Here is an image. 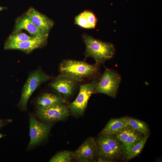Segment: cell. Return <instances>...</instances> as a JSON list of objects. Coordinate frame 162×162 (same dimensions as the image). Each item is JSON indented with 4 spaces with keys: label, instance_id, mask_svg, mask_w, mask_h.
I'll list each match as a JSON object with an SVG mask.
<instances>
[{
    "label": "cell",
    "instance_id": "1",
    "mask_svg": "<svg viewBox=\"0 0 162 162\" xmlns=\"http://www.w3.org/2000/svg\"><path fill=\"white\" fill-rule=\"evenodd\" d=\"M60 75L77 82L86 79L97 78L100 73V65L90 64L84 61L63 60L60 64Z\"/></svg>",
    "mask_w": 162,
    "mask_h": 162
},
{
    "label": "cell",
    "instance_id": "2",
    "mask_svg": "<svg viewBox=\"0 0 162 162\" xmlns=\"http://www.w3.org/2000/svg\"><path fill=\"white\" fill-rule=\"evenodd\" d=\"M96 143L98 162L124 160L123 146L115 135L100 134Z\"/></svg>",
    "mask_w": 162,
    "mask_h": 162
},
{
    "label": "cell",
    "instance_id": "3",
    "mask_svg": "<svg viewBox=\"0 0 162 162\" xmlns=\"http://www.w3.org/2000/svg\"><path fill=\"white\" fill-rule=\"evenodd\" d=\"M82 38L86 46L84 53L86 58H92L96 64L100 65L115 56L116 49L112 43L103 42L85 33Z\"/></svg>",
    "mask_w": 162,
    "mask_h": 162
},
{
    "label": "cell",
    "instance_id": "4",
    "mask_svg": "<svg viewBox=\"0 0 162 162\" xmlns=\"http://www.w3.org/2000/svg\"><path fill=\"white\" fill-rule=\"evenodd\" d=\"M122 80L121 74L116 70L106 68L97 80L94 93L103 94L115 98L118 94Z\"/></svg>",
    "mask_w": 162,
    "mask_h": 162
},
{
    "label": "cell",
    "instance_id": "5",
    "mask_svg": "<svg viewBox=\"0 0 162 162\" xmlns=\"http://www.w3.org/2000/svg\"><path fill=\"white\" fill-rule=\"evenodd\" d=\"M53 77L38 69L29 76L23 88L18 106L22 110L26 111L28 100L33 92L42 83L47 81Z\"/></svg>",
    "mask_w": 162,
    "mask_h": 162
},
{
    "label": "cell",
    "instance_id": "6",
    "mask_svg": "<svg viewBox=\"0 0 162 162\" xmlns=\"http://www.w3.org/2000/svg\"><path fill=\"white\" fill-rule=\"evenodd\" d=\"M98 80H94L80 86L79 92L77 97L68 107L70 113L75 116L82 115L86 107L88 100L94 93Z\"/></svg>",
    "mask_w": 162,
    "mask_h": 162
},
{
    "label": "cell",
    "instance_id": "7",
    "mask_svg": "<svg viewBox=\"0 0 162 162\" xmlns=\"http://www.w3.org/2000/svg\"><path fill=\"white\" fill-rule=\"evenodd\" d=\"M29 116L30 141L27 149H30L40 144L47 137L52 124L41 122L31 113Z\"/></svg>",
    "mask_w": 162,
    "mask_h": 162
},
{
    "label": "cell",
    "instance_id": "8",
    "mask_svg": "<svg viewBox=\"0 0 162 162\" xmlns=\"http://www.w3.org/2000/svg\"><path fill=\"white\" fill-rule=\"evenodd\" d=\"M68 107L64 104H58L46 106H38L36 115L42 121L47 122L62 120L69 115Z\"/></svg>",
    "mask_w": 162,
    "mask_h": 162
},
{
    "label": "cell",
    "instance_id": "9",
    "mask_svg": "<svg viewBox=\"0 0 162 162\" xmlns=\"http://www.w3.org/2000/svg\"><path fill=\"white\" fill-rule=\"evenodd\" d=\"M73 158L80 162L94 161L98 158L96 141L90 137L73 152Z\"/></svg>",
    "mask_w": 162,
    "mask_h": 162
},
{
    "label": "cell",
    "instance_id": "10",
    "mask_svg": "<svg viewBox=\"0 0 162 162\" xmlns=\"http://www.w3.org/2000/svg\"><path fill=\"white\" fill-rule=\"evenodd\" d=\"M114 135L123 146L124 160L130 149L144 136L128 125Z\"/></svg>",
    "mask_w": 162,
    "mask_h": 162
},
{
    "label": "cell",
    "instance_id": "11",
    "mask_svg": "<svg viewBox=\"0 0 162 162\" xmlns=\"http://www.w3.org/2000/svg\"><path fill=\"white\" fill-rule=\"evenodd\" d=\"M48 36H36L31 39L18 43H6L5 50H17L28 53L46 44Z\"/></svg>",
    "mask_w": 162,
    "mask_h": 162
},
{
    "label": "cell",
    "instance_id": "12",
    "mask_svg": "<svg viewBox=\"0 0 162 162\" xmlns=\"http://www.w3.org/2000/svg\"><path fill=\"white\" fill-rule=\"evenodd\" d=\"M77 81L60 75L51 83V88L62 94L65 99L70 97L76 88Z\"/></svg>",
    "mask_w": 162,
    "mask_h": 162
},
{
    "label": "cell",
    "instance_id": "13",
    "mask_svg": "<svg viewBox=\"0 0 162 162\" xmlns=\"http://www.w3.org/2000/svg\"><path fill=\"white\" fill-rule=\"evenodd\" d=\"M26 16L43 33L48 34L53 26L52 20L33 8L28 9Z\"/></svg>",
    "mask_w": 162,
    "mask_h": 162
},
{
    "label": "cell",
    "instance_id": "14",
    "mask_svg": "<svg viewBox=\"0 0 162 162\" xmlns=\"http://www.w3.org/2000/svg\"><path fill=\"white\" fill-rule=\"evenodd\" d=\"M15 28L17 32L25 30L33 36L48 35V33L41 32L26 16L19 18L16 21Z\"/></svg>",
    "mask_w": 162,
    "mask_h": 162
},
{
    "label": "cell",
    "instance_id": "15",
    "mask_svg": "<svg viewBox=\"0 0 162 162\" xmlns=\"http://www.w3.org/2000/svg\"><path fill=\"white\" fill-rule=\"evenodd\" d=\"M98 19L91 11L85 10L75 18V23L80 27L88 29L94 28Z\"/></svg>",
    "mask_w": 162,
    "mask_h": 162
},
{
    "label": "cell",
    "instance_id": "16",
    "mask_svg": "<svg viewBox=\"0 0 162 162\" xmlns=\"http://www.w3.org/2000/svg\"><path fill=\"white\" fill-rule=\"evenodd\" d=\"M127 126V117L112 118L107 123L100 134L114 135Z\"/></svg>",
    "mask_w": 162,
    "mask_h": 162
},
{
    "label": "cell",
    "instance_id": "17",
    "mask_svg": "<svg viewBox=\"0 0 162 162\" xmlns=\"http://www.w3.org/2000/svg\"><path fill=\"white\" fill-rule=\"evenodd\" d=\"M38 106H46L58 104H65V99L56 94L46 93L39 97L37 100Z\"/></svg>",
    "mask_w": 162,
    "mask_h": 162
},
{
    "label": "cell",
    "instance_id": "18",
    "mask_svg": "<svg viewBox=\"0 0 162 162\" xmlns=\"http://www.w3.org/2000/svg\"><path fill=\"white\" fill-rule=\"evenodd\" d=\"M127 117L128 125L140 132L144 136H149L150 131L148 125L146 123L133 118Z\"/></svg>",
    "mask_w": 162,
    "mask_h": 162
},
{
    "label": "cell",
    "instance_id": "19",
    "mask_svg": "<svg viewBox=\"0 0 162 162\" xmlns=\"http://www.w3.org/2000/svg\"><path fill=\"white\" fill-rule=\"evenodd\" d=\"M149 136H144L130 149L125 158L126 161H128L134 158L141 152Z\"/></svg>",
    "mask_w": 162,
    "mask_h": 162
},
{
    "label": "cell",
    "instance_id": "20",
    "mask_svg": "<svg viewBox=\"0 0 162 162\" xmlns=\"http://www.w3.org/2000/svg\"><path fill=\"white\" fill-rule=\"evenodd\" d=\"M73 158V152L64 151L58 152L50 160V162H68Z\"/></svg>",
    "mask_w": 162,
    "mask_h": 162
},
{
    "label": "cell",
    "instance_id": "21",
    "mask_svg": "<svg viewBox=\"0 0 162 162\" xmlns=\"http://www.w3.org/2000/svg\"><path fill=\"white\" fill-rule=\"evenodd\" d=\"M24 33H17L10 35L5 42L6 43H14L20 42L33 38Z\"/></svg>",
    "mask_w": 162,
    "mask_h": 162
},
{
    "label": "cell",
    "instance_id": "22",
    "mask_svg": "<svg viewBox=\"0 0 162 162\" xmlns=\"http://www.w3.org/2000/svg\"><path fill=\"white\" fill-rule=\"evenodd\" d=\"M11 121V120H8L7 121L0 120V128L5 125L7 123L9 122H10Z\"/></svg>",
    "mask_w": 162,
    "mask_h": 162
},
{
    "label": "cell",
    "instance_id": "23",
    "mask_svg": "<svg viewBox=\"0 0 162 162\" xmlns=\"http://www.w3.org/2000/svg\"><path fill=\"white\" fill-rule=\"evenodd\" d=\"M6 9V8L4 7H2L0 6V12L4 9Z\"/></svg>",
    "mask_w": 162,
    "mask_h": 162
}]
</instances>
